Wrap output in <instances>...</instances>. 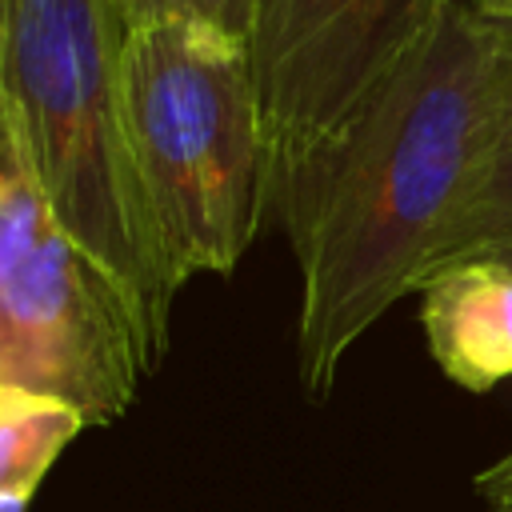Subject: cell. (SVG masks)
<instances>
[{
    "instance_id": "obj_9",
    "label": "cell",
    "mask_w": 512,
    "mask_h": 512,
    "mask_svg": "<svg viewBox=\"0 0 512 512\" xmlns=\"http://www.w3.org/2000/svg\"><path fill=\"white\" fill-rule=\"evenodd\" d=\"M112 8L124 20V28L160 24V20H192V24L220 28L236 40H248L252 16H256V0H112Z\"/></svg>"
},
{
    "instance_id": "obj_7",
    "label": "cell",
    "mask_w": 512,
    "mask_h": 512,
    "mask_svg": "<svg viewBox=\"0 0 512 512\" xmlns=\"http://www.w3.org/2000/svg\"><path fill=\"white\" fill-rule=\"evenodd\" d=\"M88 428V420L24 388H0V496L32 500L60 452Z\"/></svg>"
},
{
    "instance_id": "obj_5",
    "label": "cell",
    "mask_w": 512,
    "mask_h": 512,
    "mask_svg": "<svg viewBox=\"0 0 512 512\" xmlns=\"http://www.w3.org/2000/svg\"><path fill=\"white\" fill-rule=\"evenodd\" d=\"M152 368L112 280L24 180L0 172V388L52 396L88 424H112Z\"/></svg>"
},
{
    "instance_id": "obj_13",
    "label": "cell",
    "mask_w": 512,
    "mask_h": 512,
    "mask_svg": "<svg viewBox=\"0 0 512 512\" xmlns=\"http://www.w3.org/2000/svg\"><path fill=\"white\" fill-rule=\"evenodd\" d=\"M488 4H492V8H496V12H504V16H508V20H512V0H488Z\"/></svg>"
},
{
    "instance_id": "obj_3",
    "label": "cell",
    "mask_w": 512,
    "mask_h": 512,
    "mask_svg": "<svg viewBox=\"0 0 512 512\" xmlns=\"http://www.w3.org/2000/svg\"><path fill=\"white\" fill-rule=\"evenodd\" d=\"M128 152L172 276H228L268 212V152L248 44L192 20L124 32Z\"/></svg>"
},
{
    "instance_id": "obj_1",
    "label": "cell",
    "mask_w": 512,
    "mask_h": 512,
    "mask_svg": "<svg viewBox=\"0 0 512 512\" xmlns=\"http://www.w3.org/2000/svg\"><path fill=\"white\" fill-rule=\"evenodd\" d=\"M508 120L512 20L488 0H444L428 44L340 144L288 232L308 392L320 396L348 348L420 288L436 236L484 176Z\"/></svg>"
},
{
    "instance_id": "obj_4",
    "label": "cell",
    "mask_w": 512,
    "mask_h": 512,
    "mask_svg": "<svg viewBox=\"0 0 512 512\" xmlns=\"http://www.w3.org/2000/svg\"><path fill=\"white\" fill-rule=\"evenodd\" d=\"M444 0H256L248 68L268 212L296 228L340 144L428 44Z\"/></svg>"
},
{
    "instance_id": "obj_6",
    "label": "cell",
    "mask_w": 512,
    "mask_h": 512,
    "mask_svg": "<svg viewBox=\"0 0 512 512\" xmlns=\"http://www.w3.org/2000/svg\"><path fill=\"white\" fill-rule=\"evenodd\" d=\"M420 328L436 368L468 388L488 392L512 376V268L500 260H464L420 288Z\"/></svg>"
},
{
    "instance_id": "obj_10",
    "label": "cell",
    "mask_w": 512,
    "mask_h": 512,
    "mask_svg": "<svg viewBox=\"0 0 512 512\" xmlns=\"http://www.w3.org/2000/svg\"><path fill=\"white\" fill-rule=\"evenodd\" d=\"M476 492L484 496L488 512H512V448L476 476Z\"/></svg>"
},
{
    "instance_id": "obj_8",
    "label": "cell",
    "mask_w": 512,
    "mask_h": 512,
    "mask_svg": "<svg viewBox=\"0 0 512 512\" xmlns=\"http://www.w3.org/2000/svg\"><path fill=\"white\" fill-rule=\"evenodd\" d=\"M508 244H512V120H508V132H504L496 156L488 160L484 176L472 184V192L464 196V204L456 208L448 228L436 236L424 280L452 264L492 256Z\"/></svg>"
},
{
    "instance_id": "obj_12",
    "label": "cell",
    "mask_w": 512,
    "mask_h": 512,
    "mask_svg": "<svg viewBox=\"0 0 512 512\" xmlns=\"http://www.w3.org/2000/svg\"><path fill=\"white\" fill-rule=\"evenodd\" d=\"M480 260H484V256H480ZM488 260H500V264H508V268H512V244H508V248H500V252H492Z\"/></svg>"
},
{
    "instance_id": "obj_2",
    "label": "cell",
    "mask_w": 512,
    "mask_h": 512,
    "mask_svg": "<svg viewBox=\"0 0 512 512\" xmlns=\"http://www.w3.org/2000/svg\"><path fill=\"white\" fill-rule=\"evenodd\" d=\"M124 32L112 0H0V172L112 280L156 364L180 280L128 152Z\"/></svg>"
},
{
    "instance_id": "obj_11",
    "label": "cell",
    "mask_w": 512,
    "mask_h": 512,
    "mask_svg": "<svg viewBox=\"0 0 512 512\" xmlns=\"http://www.w3.org/2000/svg\"><path fill=\"white\" fill-rule=\"evenodd\" d=\"M28 500H12V496H0V512H24Z\"/></svg>"
}]
</instances>
